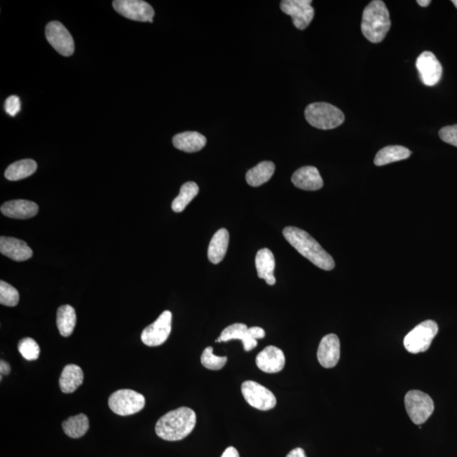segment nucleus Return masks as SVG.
Here are the masks:
<instances>
[{
	"label": "nucleus",
	"mask_w": 457,
	"mask_h": 457,
	"mask_svg": "<svg viewBox=\"0 0 457 457\" xmlns=\"http://www.w3.org/2000/svg\"><path fill=\"white\" fill-rule=\"evenodd\" d=\"M283 235L300 254L315 266L327 271H332L334 268V261L332 255H329L308 232L297 227L289 226L284 228Z\"/></svg>",
	"instance_id": "f257e3e1"
},
{
	"label": "nucleus",
	"mask_w": 457,
	"mask_h": 457,
	"mask_svg": "<svg viewBox=\"0 0 457 457\" xmlns=\"http://www.w3.org/2000/svg\"><path fill=\"white\" fill-rule=\"evenodd\" d=\"M197 416L191 408L182 407L169 411L155 426V432L159 438L167 442H178L185 439L194 430Z\"/></svg>",
	"instance_id": "f03ea898"
},
{
	"label": "nucleus",
	"mask_w": 457,
	"mask_h": 457,
	"mask_svg": "<svg viewBox=\"0 0 457 457\" xmlns=\"http://www.w3.org/2000/svg\"><path fill=\"white\" fill-rule=\"evenodd\" d=\"M391 26L389 11L381 0H374L363 11L361 29L371 43H378L386 38Z\"/></svg>",
	"instance_id": "7ed1b4c3"
},
{
	"label": "nucleus",
	"mask_w": 457,
	"mask_h": 457,
	"mask_svg": "<svg viewBox=\"0 0 457 457\" xmlns=\"http://www.w3.org/2000/svg\"><path fill=\"white\" fill-rule=\"evenodd\" d=\"M305 117L313 128L321 130L336 128L345 121L341 110L328 103L309 104L305 109Z\"/></svg>",
	"instance_id": "20e7f679"
},
{
	"label": "nucleus",
	"mask_w": 457,
	"mask_h": 457,
	"mask_svg": "<svg viewBox=\"0 0 457 457\" xmlns=\"http://www.w3.org/2000/svg\"><path fill=\"white\" fill-rule=\"evenodd\" d=\"M439 332L438 325L432 320H426L416 326L404 338V346L413 354L424 353L430 348L431 343Z\"/></svg>",
	"instance_id": "39448f33"
},
{
	"label": "nucleus",
	"mask_w": 457,
	"mask_h": 457,
	"mask_svg": "<svg viewBox=\"0 0 457 457\" xmlns=\"http://www.w3.org/2000/svg\"><path fill=\"white\" fill-rule=\"evenodd\" d=\"M144 395L132 390H120L110 395L109 407L113 413L130 416L139 413L145 407Z\"/></svg>",
	"instance_id": "423d86ee"
},
{
	"label": "nucleus",
	"mask_w": 457,
	"mask_h": 457,
	"mask_svg": "<svg viewBox=\"0 0 457 457\" xmlns=\"http://www.w3.org/2000/svg\"><path fill=\"white\" fill-rule=\"evenodd\" d=\"M405 407L411 421L417 425L425 423L435 410L432 398L420 390L408 391L405 397Z\"/></svg>",
	"instance_id": "0eeeda50"
},
{
	"label": "nucleus",
	"mask_w": 457,
	"mask_h": 457,
	"mask_svg": "<svg viewBox=\"0 0 457 457\" xmlns=\"http://www.w3.org/2000/svg\"><path fill=\"white\" fill-rule=\"evenodd\" d=\"M242 393L249 405L256 409L268 411L276 406L275 395L255 381H245L242 385Z\"/></svg>",
	"instance_id": "6e6552de"
},
{
	"label": "nucleus",
	"mask_w": 457,
	"mask_h": 457,
	"mask_svg": "<svg viewBox=\"0 0 457 457\" xmlns=\"http://www.w3.org/2000/svg\"><path fill=\"white\" fill-rule=\"evenodd\" d=\"M172 325V313L165 311L158 320L144 329L142 341L148 346H158L168 340Z\"/></svg>",
	"instance_id": "1a4fd4ad"
},
{
	"label": "nucleus",
	"mask_w": 457,
	"mask_h": 457,
	"mask_svg": "<svg viewBox=\"0 0 457 457\" xmlns=\"http://www.w3.org/2000/svg\"><path fill=\"white\" fill-rule=\"evenodd\" d=\"M311 4V0H284L280 3V9L285 14L291 16L297 29L304 30L314 18Z\"/></svg>",
	"instance_id": "9d476101"
},
{
	"label": "nucleus",
	"mask_w": 457,
	"mask_h": 457,
	"mask_svg": "<svg viewBox=\"0 0 457 457\" xmlns=\"http://www.w3.org/2000/svg\"><path fill=\"white\" fill-rule=\"evenodd\" d=\"M45 34L48 42L59 54L65 57L74 54V40L63 24L59 22L48 23Z\"/></svg>",
	"instance_id": "9b49d317"
},
{
	"label": "nucleus",
	"mask_w": 457,
	"mask_h": 457,
	"mask_svg": "<svg viewBox=\"0 0 457 457\" xmlns=\"http://www.w3.org/2000/svg\"><path fill=\"white\" fill-rule=\"evenodd\" d=\"M113 6L124 18L142 22H153L154 10L142 0H116Z\"/></svg>",
	"instance_id": "f8f14e48"
},
{
	"label": "nucleus",
	"mask_w": 457,
	"mask_h": 457,
	"mask_svg": "<svg viewBox=\"0 0 457 457\" xmlns=\"http://www.w3.org/2000/svg\"><path fill=\"white\" fill-rule=\"evenodd\" d=\"M416 67H417L422 83L428 87L435 86L442 79V65L432 52L422 53L418 56Z\"/></svg>",
	"instance_id": "ddd939ff"
},
{
	"label": "nucleus",
	"mask_w": 457,
	"mask_h": 457,
	"mask_svg": "<svg viewBox=\"0 0 457 457\" xmlns=\"http://www.w3.org/2000/svg\"><path fill=\"white\" fill-rule=\"evenodd\" d=\"M318 360L325 369L337 365L341 357V344L336 334H329L322 339L317 353Z\"/></svg>",
	"instance_id": "4468645a"
},
{
	"label": "nucleus",
	"mask_w": 457,
	"mask_h": 457,
	"mask_svg": "<svg viewBox=\"0 0 457 457\" xmlns=\"http://www.w3.org/2000/svg\"><path fill=\"white\" fill-rule=\"evenodd\" d=\"M256 364L264 373H279L285 364V354L276 346H268L257 356Z\"/></svg>",
	"instance_id": "2eb2a0df"
},
{
	"label": "nucleus",
	"mask_w": 457,
	"mask_h": 457,
	"mask_svg": "<svg viewBox=\"0 0 457 457\" xmlns=\"http://www.w3.org/2000/svg\"><path fill=\"white\" fill-rule=\"evenodd\" d=\"M292 182L297 189L305 191H318L324 186L320 171L313 166H304L293 174Z\"/></svg>",
	"instance_id": "dca6fc26"
},
{
	"label": "nucleus",
	"mask_w": 457,
	"mask_h": 457,
	"mask_svg": "<svg viewBox=\"0 0 457 457\" xmlns=\"http://www.w3.org/2000/svg\"><path fill=\"white\" fill-rule=\"evenodd\" d=\"M0 252L15 262H23L31 259L34 254L31 247L24 240L6 236L0 238Z\"/></svg>",
	"instance_id": "f3484780"
},
{
	"label": "nucleus",
	"mask_w": 457,
	"mask_h": 457,
	"mask_svg": "<svg viewBox=\"0 0 457 457\" xmlns=\"http://www.w3.org/2000/svg\"><path fill=\"white\" fill-rule=\"evenodd\" d=\"M1 213L6 217L27 219L38 214V204L28 200H12L1 206Z\"/></svg>",
	"instance_id": "a211bd4d"
},
{
	"label": "nucleus",
	"mask_w": 457,
	"mask_h": 457,
	"mask_svg": "<svg viewBox=\"0 0 457 457\" xmlns=\"http://www.w3.org/2000/svg\"><path fill=\"white\" fill-rule=\"evenodd\" d=\"M232 340L243 341L244 350L250 352L258 346V341L250 336L247 326L245 324H234L228 326L216 340V342H226Z\"/></svg>",
	"instance_id": "6ab92c4d"
},
{
	"label": "nucleus",
	"mask_w": 457,
	"mask_h": 457,
	"mask_svg": "<svg viewBox=\"0 0 457 457\" xmlns=\"http://www.w3.org/2000/svg\"><path fill=\"white\" fill-rule=\"evenodd\" d=\"M255 263L259 278L265 280L269 285H275V259L273 252L268 248L261 249L256 255Z\"/></svg>",
	"instance_id": "aec40b11"
},
{
	"label": "nucleus",
	"mask_w": 457,
	"mask_h": 457,
	"mask_svg": "<svg viewBox=\"0 0 457 457\" xmlns=\"http://www.w3.org/2000/svg\"><path fill=\"white\" fill-rule=\"evenodd\" d=\"M172 142L175 149L186 153L198 152L207 144L206 137L197 132H186L175 135Z\"/></svg>",
	"instance_id": "412c9836"
},
{
	"label": "nucleus",
	"mask_w": 457,
	"mask_h": 457,
	"mask_svg": "<svg viewBox=\"0 0 457 457\" xmlns=\"http://www.w3.org/2000/svg\"><path fill=\"white\" fill-rule=\"evenodd\" d=\"M83 381L84 374L80 367L76 364H68L64 367L60 375V390L65 394L75 393L83 385Z\"/></svg>",
	"instance_id": "4be33fe9"
},
{
	"label": "nucleus",
	"mask_w": 457,
	"mask_h": 457,
	"mask_svg": "<svg viewBox=\"0 0 457 457\" xmlns=\"http://www.w3.org/2000/svg\"><path fill=\"white\" fill-rule=\"evenodd\" d=\"M230 235L226 228H220L214 235L207 250V258L214 264H218L224 259L227 252Z\"/></svg>",
	"instance_id": "5701e85b"
},
{
	"label": "nucleus",
	"mask_w": 457,
	"mask_h": 457,
	"mask_svg": "<svg viewBox=\"0 0 457 457\" xmlns=\"http://www.w3.org/2000/svg\"><path fill=\"white\" fill-rule=\"evenodd\" d=\"M275 165L271 161H263L247 171L246 181L248 185L258 187L265 184L275 173Z\"/></svg>",
	"instance_id": "b1692460"
},
{
	"label": "nucleus",
	"mask_w": 457,
	"mask_h": 457,
	"mask_svg": "<svg viewBox=\"0 0 457 457\" xmlns=\"http://www.w3.org/2000/svg\"><path fill=\"white\" fill-rule=\"evenodd\" d=\"M409 149L402 146H388L379 150L374 158V165L383 166L404 161L411 156Z\"/></svg>",
	"instance_id": "393cba45"
},
{
	"label": "nucleus",
	"mask_w": 457,
	"mask_h": 457,
	"mask_svg": "<svg viewBox=\"0 0 457 457\" xmlns=\"http://www.w3.org/2000/svg\"><path fill=\"white\" fill-rule=\"evenodd\" d=\"M56 323L61 336H70L74 332L76 324L75 309L70 305L61 306L57 311Z\"/></svg>",
	"instance_id": "a878e982"
},
{
	"label": "nucleus",
	"mask_w": 457,
	"mask_h": 457,
	"mask_svg": "<svg viewBox=\"0 0 457 457\" xmlns=\"http://www.w3.org/2000/svg\"><path fill=\"white\" fill-rule=\"evenodd\" d=\"M38 169V165L32 159H22L13 163L6 170L5 177L11 182L20 181L31 177Z\"/></svg>",
	"instance_id": "bb28decb"
},
{
	"label": "nucleus",
	"mask_w": 457,
	"mask_h": 457,
	"mask_svg": "<svg viewBox=\"0 0 457 457\" xmlns=\"http://www.w3.org/2000/svg\"><path fill=\"white\" fill-rule=\"evenodd\" d=\"M64 434L72 439L83 437L89 430V420L85 414L69 418L62 424Z\"/></svg>",
	"instance_id": "cd10ccee"
},
{
	"label": "nucleus",
	"mask_w": 457,
	"mask_h": 457,
	"mask_svg": "<svg viewBox=\"0 0 457 457\" xmlns=\"http://www.w3.org/2000/svg\"><path fill=\"white\" fill-rule=\"evenodd\" d=\"M198 191L199 187L195 182H189L185 183L182 186L178 197L174 199L172 205H171L172 210L175 213H182V211L185 210L187 205L193 201L196 196L198 194Z\"/></svg>",
	"instance_id": "c85d7f7f"
},
{
	"label": "nucleus",
	"mask_w": 457,
	"mask_h": 457,
	"mask_svg": "<svg viewBox=\"0 0 457 457\" xmlns=\"http://www.w3.org/2000/svg\"><path fill=\"white\" fill-rule=\"evenodd\" d=\"M213 352V348H211V346H209V348H207L203 350L201 357L202 364L205 367L206 369L210 370L216 371L222 369L224 365L226 364L228 357L226 356H216Z\"/></svg>",
	"instance_id": "c756f323"
},
{
	"label": "nucleus",
	"mask_w": 457,
	"mask_h": 457,
	"mask_svg": "<svg viewBox=\"0 0 457 457\" xmlns=\"http://www.w3.org/2000/svg\"><path fill=\"white\" fill-rule=\"evenodd\" d=\"M18 350L22 356L27 361H35L39 357V346L32 338L27 337L20 340Z\"/></svg>",
	"instance_id": "7c9ffc66"
},
{
	"label": "nucleus",
	"mask_w": 457,
	"mask_h": 457,
	"mask_svg": "<svg viewBox=\"0 0 457 457\" xmlns=\"http://www.w3.org/2000/svg\"><path fill=\"white\" fill-rule=\"evenodd\" d=\"M18 289L5 281H0V303L7 307H15L19 303Z\"/></svg>",
	"instance_id": "2f4dec72"
},
{
	"label": "nucleus",
	"mask_w": 457,
	"mask_h": 457,
	"mask_svg": "<svg viewBox=\"0 0 457 457\" xmlns=\"http://www.w3.org/2000/svg\"><path fill=\"white\" fill-rule=\"evenodd\" d=\"M439 135L443 142L457 148V125L443 128L439 130Z\"/></svg>",
	"instance_id": "473e14b6"
},
{
	"label": "nucleus",
	"mask_w": 457,
	"mask_h": 457,
	"mask_svg": "<svg viewBox=\"0 0 457 457\" xmlns=\"http://www.w3.org/2000/svg\"><path fill=\"white\" fill-rule=\"evenodd\" d=\"M20 107H22V104H20V100L18 96H11L6 101V111L12 117L15 116L20 112Z\"/></svg>",
	"instance_id": "72a5a7b5"
},
{
	"label": "nucleus",
	"mask_w": 457,
	"mask_h": 457,
	"mask_svg": "<svg viewBox=\"0 0 457 457\" xmlns=\"http://www.w3.org/2000/svg\"><path fill=\"white\" fill-rule=\"evenodd\" d=\"M248 332L252 338L255 339V340H259V339H263L265 336L264 329L260 327L248 328Z\"/></svg>",
	"instance_id": "f704fd0d"
},
{
	"label": "nucleus",
	"mask_w": 457,
	"mask_h": 457,
	"mask_svg": "<svg viewBox=\"0 0 457 457\" xmlns=\"http://www.w3.org/2000/svg\"><path fill=\"white\" fill-rule=\"evenodd\" d=\"M287 457H308L303 448H296L288 453Z\"/></svg>",
	"instance_id": "c9c22d12"
},
{
	"label": "nucleus",
	"mask_w": 457,
	"mask_h": 457,
	"mask_svg": "<svg viewBox=\"0 0 457 457\" xmlns=\"http://www.w3.org/2000/svg\"><path fill=\"white\" fill-rule=\"evenodd\" d=\"M221 457H240L238 450L235 447H228L226 451H224Z\"/></svg>",
	"instance_id": "e433bc0d"
},
{
	"label": "nucleus",
	"mask_w": 457,
	"mask_h": 457,
	"mask_svg": "<svg viewBox=\"0 0 457 457\" xmlns=\"http://www.w3.org/2000/svg\"><path fill=\"white\" fill-rule=\"evenodd\" d=\"M0 372H1L2 375L9 374L11 372V366L9 365V363L1 360V362H0Z\"/></svg>",
	"instance_id": "4c0bfd02"
},
{
	"label": "nucleus",
	"mask_w": 457,
	"mask_h": 457,
	"mask_svg": "<svg viewBox=\"0 0 457 457\" xmlns=\"http://www.w3.org/2000/svg\"><path fill=\"white\" fill-rule=\"evenodd\" d=\"M417 3L421 7H427L430 5L431 1L430 0H418Z\"/></svg>",
	"instance_id": "58836bf2"
},
{
	"label": "nucleus",
	"mask_w": 457,
	"mask_h": 457,
	"mask_svg": "<svg viewBox=\"0 0 457 457\" xmlns=\"http://www.w3.org/2000/svg\"><path fill=\"white\" fill-rule=\"evenodd\" d=\"M452 4L457 8V0H453Z\"/></svg>",
	"instance_id": "ea45409f"
}]
</instances>
